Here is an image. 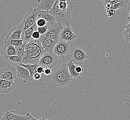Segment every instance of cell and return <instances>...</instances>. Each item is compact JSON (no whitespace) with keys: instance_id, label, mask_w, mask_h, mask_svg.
I'll return each mask as SVG.
<instances>
[{"instance_id":"obj_1","label":"cell","mask_w":130,"mask_h":120,"mask_svg":"<svg viewBox=\"0 0 130 120\" xmlns=\"http://www.w3.org/2000/svg\"><path fill=\"white\" fill-rule=\"evenodd\" d=\"M48 77L54 85L59 88L67 87L73 80V78L70 75L67 64L52 68V73Z\"/></svg>"},{"instance_id":"obj_2","label":"cell","mask_w":130,"mask_h":120,"mask_svg":"<svg viewBox=\"0 0 130 120\" xmlns=\"http://www.w3.org/2000/svg\"><path fill=\"white\" fill-rule=\"evenodd\" d=\"M48 12L55 18L58 23L62 25L63 27L69 26L72 20L71 13L65 12L60 10L55 2L52 8Z\"/></svg>"},{"instance_id":"obj_3","label":"cell","mask_w":130,"mask_h":120,"mask_svg":"<svg viewBox=\"0 0 130 120\" xmlns=\"http://www.w3.org/2000/svg\"><path fill=\"white\" fill-rule=\"evenodd\" d=\"M40 11L41 10L38 7L33 8L31 6L29 7L28 13L24 16L22 21L19 25L22 29L23 32L35 24Z\"/></svg>"},{"instance_id":"obj_4","label":"cell","mask_w":130,"mask_h":120,"mask_svg":"<svg viewBox=\"0 0 130 120\" xmlns=\"http://www.w3.org/2000/svg\"><path fill=\"white\" fill-rule=\"evenodd\" d=\"M58 56L53 52L44 53L39 59L38 64L44 68L52 69L57 64Z\"/></svg>"},{"instance_id":"obj_5","label":"cell","mask_w":130,"mask_h":120,"mask_svg":"<svg viewBox=\"0 0 130 120\" xmlns=\"http://www.w3.org/2000/svg\"><path fill=\"white\" fill-rule=\"evenodd\" d=\"M70 50V43L60 40L55 45L53 52L58 57L64 58Z\"/></svg>"},{"instance_id":"obj_6","label":"cell","mask_w":130,"mask_h":120,"mask_svg":"<svg viewBox=\"0 0 130 120\" xmlns=\"http://www.w3.org/2000/svg\"><path fill=\"white\" fill-rule=\"evenodd\" d=\"M63 28L62 25L58 23L51 25H48V31L44 35L52 40L59 41L60 35Z\"/></svg>"},{"instance_id":"obj_7","label":"cell","mask_w":130,"mask_h":120,"mask_svg":"<svg viewBox=\"0 0 130 120\" xmlns=\"http://www.w3.org/2000/svg\"><path fill=\"white\" fill-rule=\"evenodd\" d=\"M16 78H17V70L15 66L13 65L8 66L1 70V79L13 81Z\"/></svg>"},{"instance_id":"obj_8","label":"cell","mask_w":130,"mask_h":120,"mask_svg":"<svg viewBox=\"0 0 130 120\" xmlns=\"http://www.w3.org/2000/svg\"><path fill=\"white\" fill-rule=\"evenodd\" d=\"M71 55L75 63L81 64L84 63L86 59L89 58L84 49L82 48L74 47L71 50Z\"/></svg>"},{"instance_id":"obj_9","label":"cell","mask_w":130,"mask_h":120,"mask_svg":"<svg viewBox=\"0 0 130 120\" xmlns=\"http://www.w3.org/2000/svg\"><path fill=\"white\" fill-rule=\"evenodd\" d=\"M77 38V36L75 35L73 32V29L69 26L63 27L62 31H61L59 41L63 40L67 42L72 43Z\"/></svg>"},{"instance_id":"obj_10","label":"cell","mask_w":130,"mask_h":120,"mask_svg":"<svg viewBox=\"0 0 130 120\" xmlns=\"http://www.w3.org/2000/svg\"><path fill=\"white\" fill-rule=\"evenodd\" d=\"M27 52V59L24 64H35L38 63L40 58L44 53L46 52V51L43 48L39 50L31 51Z\"/></svg>"},{"instance_id":"obj_11","label":"cell","mask_w":130,"mask_h":120,"mask_svg":"<svg viewBox=\"0 0 130 120\" xmlns=\"http://www.w3.org/2000/svg\"><path fill=\"white\" fill-rule=\"evenodd\" d=\"M39 40L43 48L47 52H52L55 45L59 42L47 38L44 35H41Z\"/></svg>"},{"instance_id":"obj_12","label":"cell","mask_w":130,"mask_h":120,"mask_svg":"<svg viewBox=\"0 0 130 120\" xmlns=\"http://www.w3.org/2000/svg\"><path fill=\"white\" fill-rule=\"evenodd\" d=\"M17 78L22 79L24 82H27L33 80L29 70L20 65H16Z\"/></svg>"},{"instance_id":"obj_13","label":"cell","mask_w":130,"mask_h":120,"mask_svg":"<svg viewBox=\"0 0 130 120\" xmlns=\"http://www.w3.org/2000/svg\"><path fill=\"white\" fill-rule=\"evenodd\" d=\"M15 88V83L13 80H0V93L6 94L10 93Z\"/></svg>"},{"instance_id":"obj_14","label":"cell","mask_w":130,"mask_h":120,"mask_svg":"<svg viewBox=\"0 0 130 120\" xmlns=\"http://www.w3.org/2000/svg\"><path fill=\"white\" fill-rule=\"evenodd\" d=\"M22 33V29L19 25H18L8 31L5 34L6 35V38L12 39H20Z\"/></svg>"},{"instance_id":"obj_15","label":"cell","mask_w":130,"mask_h":120,"mask_svg":"<svg viewBox=\"0 0 130 120\" xmlns=\"http://www.w3.org/2000/svg\"><path fill=\"white\" fill-rule=\"evenodd\" d=\"M125 6V3L124 1L118 3H103L102 6V12L104 15H105L106 11L109 9H113L116 10L124 8Z\"/></svg>"},{"instance_id":"obj_16","label":"cell","mask_w":130,"mask_h":120,"mask_svg":"<svg viewBox=\"0 0 130 120\" xmlns=\"http://www.w3.org/2000/svg\"><path fill=\"white\" fill-rule=\"evenodd\" d=\"M58 6L60 10L65 12L71 13L74 5L71 0H56Z\"/></svg>"},{"instance_id":"obj_17","label":"cell","mask_w":130,"mask_h":120,"mask_svg":"<svg viewBox=\"0 0 130 120\" xmlns=\"http://www.w3.org/2000/svg\"><path fill=\"white\" fill-rule=\"evenodd\" d=\"M25 48L26 51L29 52L42 49L43 47L39 39H35L32 38L29 43H25Z\"/></svg>"},{"instance_id":"obj_18","label":"cell","mask_w":130,"mask_h":120,"mask_svg":"<svg viewBox=\"0 0 130 120\" xmlns=\"http://www.w3.org/2000/svg\"><path fill=\"white\" fill-rule=\"evenodd\" d=\"M27 115H21L16 114L14 111H7L0 120H27Z\"/></svg>"},{"instance_id":"obj_19","label":"cell","mask_w":130,"mask_h":120,"mask_svg":"<svg viewBox=\"0 0 130 120\" xmlns=\"http://www.w3.org/2000/svg\"><path fill=\"white\" fill-rule=\"evenodd\" d=\"M56 0H39L37 7L40 10L50 11L55 3Z\"/></svg>"},{"instance_id":"obj_20","label":"cell","mask_w":130,"mask_h":120,"mask_svg":"<svg viewBox=\"0 0 130 120\" xmlns=\"http://www.w3.org/2000/svg\"><path fill=\"white\" fill-rule=\"evenodd\" d=\"M38 26L36 24L28 28L27 30L23 32L21 36V39L23 40L24 43H27L30 42L32 38L33 33L36 30H38Z\"/></svg>"},{"instance_id":"obj_21","label":"cell","mask_w":130,"mask_h":120,"mask_svg":"<svg viewBox=\"0 0 130 120\" xmlns=\"http://www.w3.org/2000/svg\"><path fill=\"white\" fill-rule=\"evenodd\" d=\"M38 18H42L45 19L49 25L57 23L55 18L48 12L46 11L41 10L39 14L38 15Z\"/></svg>"},{"instance_id":"obj_22","label":"cell","mask_w":130,"mask_h":120,"mask_svg":"<svg viewBox=\"0 0 130 120\" xmlns=\"http://www.w3.org/2000/svg\"><path fill=\"white\" fill-rule=\"evenodd\" d=\"M77 63H75V61L73 59L70 60L69 62L67 63V64L68 65V70L69 71L70 75L74 79H79L81 74L78 73L76 71V67L77 65Z\"/></svg>"},{"instance_id":"obj_23","label":"cell","mask_w":130,"mask_h":120,"mask_svg":"<svg viewBox=\"0 0 130 120\" xmlns=\"http://www.w3.org/2000/svg\"><path fill=\"white\" fill-rule=\"evenodd\" d=\"M3 54L5 58L11 55H17V51L15 46L9 45L3 46Z\"/></svg>"},{"instance_id":"obj_24","label":"cell","mask_w":130,"mask_h":120,"mask_svg":"<svg viewBox=\"0 0 130 120\" xmlns=\"http://www.w3.org/2000/svg\"><path fill=\"white\" fill-rule=\"evenodd\" d=\"M23 43H24V41L22 39H12L9 38H5L4 46L12 45L15 47H17L19 46L22 45Z\"/></svg>"},{"instance_id":"obj_25","label":"cell","mask_w":130,"mask_h":120,"mask_svg":"<svg viewBox=\"0 0 130 120\" xmlns=\"http://www.w3.org/2000/svg\"><path fill=\"white\" fill-rule=\"evenodd\" d=\"M20 65L25 67L29 70V71L30 73L31 77L33 80V76L36 73H37V68H38V67L39 66V65L38 64H20Z\"/></svg>"},{"instance_id":"obj_26","label":"cell","mask_w":130,"mask_h":120,"mask_svg":"<svg viewBox=\"0 0 130 120\" xmlns=\"http://www.w3.org/2000/svg\"><path fill=\"white\" fill-rule=\"evenodd\" d=\"M6 58L11 64V65H14L15 66L16 65H20L23 63L22 58L18 55L9 56Z\"/></svg>"},{"instance_id":"obj_27","label":"cell","mask_w":130,"mask_h":120,"mask_svg":"<svg viewBox=\"0 0 130 120\" xmlns=\"http://www.w3.org/2000/svg\"><path fill=\"white\" fill-rule=\"evenodd\" d=\"M35 24L38 27H41L45 26L48 24V23L45 19L42 18H37Z\"/></svg>"},{"instance_id":"obj_28","label":"cell","mask_w":130,"mask_h":120,"mask_svg":"<svg viewBox=\"0 0 130 120\" xmlns=\"http://www.w3.org/2000/svg\"><path fill=\"white\" fill-rule=\"evenodd\" d=\"M18 55H19L22 59L23 63L24 64L28 58V52L26 50H24L18 53Z\"/></svg>"},{"instance_id":"obj_29","label":"cell","mask_w":130,"mask_h":120,"mask_svg":"<svg viewBox=\"0 0 130 120\" xmlns=\"http://www.w3.org/2000/svg\"><path fill=\"white\" fill-rule=\"evenodd\" d=\"M48 28V25L47 24V25L41 27H38V31L39 33H40L41 35H44L46 32H47Z\"/></svg>"},{"instance_id":"obj_30","label":"cell","mask_w":130,"mask_h":120,"mask_svg":"<svg viewBox=\"0 0 130 120\" xmlns=\"http://www.w3.org/2000/svg\"><path fill=\"white\" fill-rule=\"evenodd\" d=\"M116 14V10L113 9H109L106 11L105 15L109 17H112L115 16Z\"/></svg>"},{"instance_id":"obj_31","label":"cell","mask_w":130,"mask_h":120,"mask_svg":"<svg viewBox=\"0 0 130 120\" xmlns=\"http://www.w3.org/2000/svg\"><path fill=\"white\" fill-rule=\"evenodd\" d=\"M76 71L78 73L82 75L83 72L84 71V68L79 64L77 63L76 67Z\"/></svg>"},{"instance_id":"obj_32","label":"cell","mask_w":130,"mask_h":120,"mask_svg":"<svg viewBox=\"0 0 130 120\" xmlns=\"http://www.w3.org/2000/svg\"><path fill=\"white\" fill-rule=\"evenodd\" d=\"M41 34L40 33L38 32V31H35L33 33L32 38L35 39H39L41 37Z\"/></svg>"},{"instance_id":"obj_33","label":"cell","mask_w":130,"mask_h":120,"mask_svg":"<svg viewBox=\"0 0 130 120\" xmlns=\"http://www.w3.org/2000/svg\"><path fill=\"white\" fill-rule=\"evenodd\" d=\"M52 69L50 68H44V74L45 75H47L48 77L52 73Z\"/></svg>"},{"instance_id":"obj_34","label":"cell","mask_w":130,"mask_h":120,"mask_svg":"<svg viewBox=\"0 0 130 120\" xmlns=\"http://www.w3.org/2000/svg\"><path fill=\"white\" fill-rule=\"evenodd\" d=\"M124 27L125 28V30L124 31L123 33H130V21L128 24L124 25Z\"/></svg>"},{"instance_id":"obj_35","label":"cell","mask_w":130,"mask_h":120,"mask_svg":"<svg viewBox=\"0 0 130 120\" xmlns=\"http://www.w3.org/2000/svg\"><path fill=\"white\" fill-rule=\"evenodd\" d=\"M124 0H103V3H118L123 1Z\"/></svg>"},{"instance_id":"obj_36","label":"cell","mask_w":130,"mask_h":120,"mask_svg":"<svg viewBox=\"0 0 130 120\" xmlns=\"http://www.w3.org/2000/svg\"><path fill=\"white\" fill-rule=\"evenodd\" d=\"M44 68L43 66L39 65L37 68V72L39 73L40 74H43L44 73Z\"/></svg>"},{"instance_id":"obj_37","label":"cell","mask_w":130,"mask_h":120,"mask_svg":"<svg viewBox=\"0 0 130 120\" xmlns=\"http://www.w3.org/2000/svg\"><path fill=\"white\" fill-rule=\"evenodd\" d=\"M41 74H40L39 73H36L33 76V79L35 80H40L41 78Z\"/></svg>"},{"instance_id":"obj_38","label":"cell","mask_w":130,"mask_h":120,"mask_svg":"<svg viewBox=\"0 0 130 120\" xmlns=\"http://www.w3.org/2000/svg\"><path fill=\"white\" fill-rule=\"evenodd\" d=\"M126 42L130 43V33H123Z\"/></svg>"},{"instance_id":"obj_39","label":"cell","mask_w":130,"mask_h":120,"mask_svg":"<svg viewBox=\"0 0 130 120\" xmlns=\"http://www.w3.org/2000/svg\"><path fill=\"white\" fill-rule=\"evenodd\" d=\"M27 120H32L33 118V117L32 115H30V114H29V113H27Z\"/></svg>"},{"instance_id":"obj_40","label":"cell","mask_w":130,"mask_h":120,"mask_svg":"<svg viewBox=\"0 0 130 120\" xmlns=\"http://www.w3.org/2000/svg\"><path fill=\"white\" fill-rule=\"evenodd\" d=\"M127 10L129 13H130V0H129V2L128 3V4Z\"/></svg>"},{"instance_id":"obj_41","label":"cell","mask_w":130,"mask_h":120,"mask_svg":"<svg viewBox=\"0 0 130 120\" xmlns=\"http://www.w3.org/2000/svg\"><path fill=\"white\" fill-rule=\"evenodd\" d=\"M32 120H45L44 119V118H42V119H35V118H33Z\"/></svg>"},{"instance_id":"obj_42","label":"cell","mask_w":130,"mask_h":120,"mask_svg":"<svg viewBox=\"0 0 130 120\" xmlns=\"http://www.w3.org/2000/svg\"><path fill=\"white\" fill-rule=\"evenodd\" d=\"M127 20L129 22L130 21V13H129V16L127 18Z\"/></svg>"},{"instance_id":"obj_43","label":"cell","mask_w":130,"mask_h":120,"mask_svg":"<svg viewBox=\"0 0 130 120\" xmlns=\"http://www.w3.org/2000/svg\"><path fill=\"white\" fill-rule=\"evenodd\" d=\"M53 120V119H47V120Z\"/></svg>"},{"instance_id":"obj_44","label":"cell","mask_w":130,"mask_h":120,"mask_svg":"<svg viewBox=\"0 0 130 120\" xmlns=\"http://www.w3.org/2000/svg\"><path fill=\"white\" fill-rule=\"evenodd\" d=\"M39 1V0H38V1H37V2H38V1Z\"/></svg>"}]
</instances>
